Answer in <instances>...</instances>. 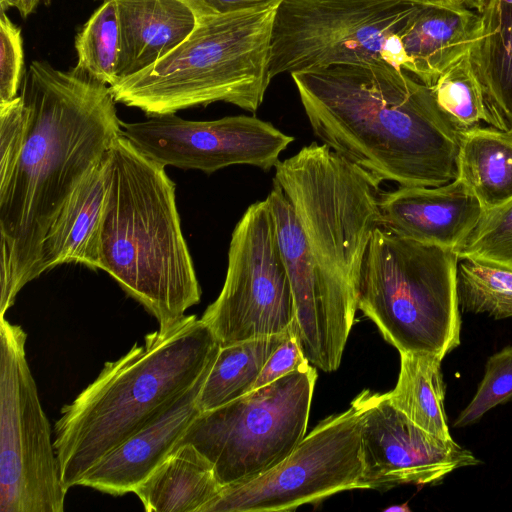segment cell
<instances>
[{
  "instance_id": "cell-1",
  "label": "cell",
  "mask_w": 512,
  "mask_h": 512,
  "mask_svg": "<svg viewBox=\"0 0 512 512\" xmlns=\"http://www.w3.org/2000/svg\"><path fill=\"white\" fill-rule=\"evenodd\" d=\"M20 95L25 142L10 178L0 184V316L39 277L44 238L60 208L122 135L108 85L73 67L34 60Z\"/></svg>"
},
{
  "instance_id": "cell-2",
  "label": "cell",
  "mask_w": 512,
  "mask_h": 512,
  "mask_svg": "<svg viewBox=\"0 0 512 512\" xmlns=\"http://www.w3.org/2000/svg\"><path fill=\"white\" fill-rule=\"evenodd\" d=\"M314 135L380 183L435 187L457 176L460 133L431 87L385 61L291 74Z\"/></svg>"
},
{
  "instance_id": "cell-3",
  "label": "cell",
  "mask_w": 512,
  "mask_h": 512,
  "mask_svg": "<svg viewBox=\"0 0 512 512\" xmlns=\"http://www.w3.org/2000/svg\"><path fill=\"white\" fill-rule=\"evenodd\" d=\"M221 345L196 315L147 334L108 361L61 409L54 448L68 490L111 450L162 413L213 364Z\"/></svg>"
},
{
  "instance_id": "cell-4",
  "label": "cell",
  "mask_w": 512,
  "mask_h": 512,
  "mask_svg": "<svg viewBox=\"0 0 512 512\" xmlns=\"http://www.w3.org/2000/svg\"><path fill=\"white\" fill-rule=\"evenodd\" d=\"M110 153L100 270L152 314L159 326L172 325L201 298L181 230L175 184L163 165L123 135L114 141Z\"/></svg>"
},
{
  "instance_id": "cell-5",
  "label": "cell",
  "mask_w": 512,
  "mask_h": 512,
  "mask_svg": "<svg viewBox=\"0 0 512 512\" xmlns=\"http://www.w3.org/2000/svg\"><path fill=\"white\" fill-rule=\"evenodd\" d=\"M274 180L304 230L329 349L339 367L358 310L367 248L381 226L380 182L316 142L279 161Z\"/></svg>"
},
{
  "instance_id": "cell-6",
  "label": "cell",
  "mask_w": 512,
  "mask_h": 512,
  "mask_svg": "<svg viewBox=\"0 0 512 512\" xmlns=\"http://www.w3.org/2000/svg\"><path fill=\"white\" fill-rule=\"evenodd\" d=\"M275 9L197 19L171 53L109 86L116 102L150 116L214 102L255 113L270 84Z\"/></svg>"
},
{
  "instance_id": "cell-7",
  "label": "cell",
  "mask_w": 512,
  "mask_h": 512,
  "mask_svg": "<svg viewBox=\"0 0 512 512\" xmlns=\"http://www.w3.org/2000/svg\"><path fill=\"white\" fill-rule=\"evenodd\" d=\"M459 260L453 250L378 226L363 264L358 309L399 353L443 360L460 344Z\"/></svg>"
},
{
  "instance_id": "cell-8",
  "label": "cell",
  "mask_w": 512,
  "mask_h": 512,
  "mask_svg": "<svg viewBox=\"0 0 512 512\" xmlns=\"http://www.w3.org/2000/svg\"><path fill=\"white\" fill-rule=\"evenodd\" d=\"M424 0H283L275 10L269 76L385 61L406 69L400 34Z\"/></svg>"
},
{
  "instance_id": "cell-9",
  "label": "cell",
  "mask_w": 512,
  "mask_h": 512,
  "mask_svg": "<svg viewBox=\"0 0 512 512\" xmlns=\"http://www.w3.org/2000/svg\"><path fill=\"white\" fill-rule=\"evenodd\" d=\"M316 380L315 366L307 363L201 412L176 447L192 444L212 463L222 487L249 482L282 462L305 437Z\"/></svg>"
},
{
  "instance_id": "cell-10",
  "label": "cell",
  "mask_w": 512,
  "mask_h": 512,
  "mask_svg": "<svg viewBox=\"0 0 512 512\" xmlns=\"http://www.w3.org/2000/svg\"><path fill=\"white\" fill-rule=\"evenodd\" d=\"M26 339L21 326L0 316V511L63 512L67 489Z\"/></svg>"
},
{
  "instance_id": "cell-11",
  "label": "cell",
  "mask_w": 512,
  "mask_h": 512,
  "mask_svg": "<svg viewBox=\"0 0 512 512\" xmlns=\"http://www.w3.org/2000/svg\"><path fill=\"white\" fill-rule=\"evenodd\" d=\"M295 304L266 199L251 204L229 244L222 290L200 318L221 346L294 334Z\"/></svg>"
},
{
  "instance_id": "cell-12",
  "label": "cell",
  "mask_w": 512,
  "mask_h": 512,
  "mask_svg": "<svg viewBox=\"0 0 512 512\" xmlns=\"http://www.w3.org/2000/svg\"><path fill=\"white\" fill-rule=\"evenodd\" d=\"M364 403L322 420L278 465L259 477L222 487L201 512H281L359 489Z\"/></svg>"
},
{
  "instance_id": "cell-13",
  "label": "cell",
  "mask_w": 512,
  "mask_h": 512,
  "mask_svg": "<svg viewBox=\"0 0 512 512\" xmlns=\"http://www.w3.org/2000/svg\"><path fill=\"white\" fill-rule=\"evenodd\" d=\"M122 135L157 163L211 174L232 165L269 171L294 137L255 116L211 121L185 120L175 114L121 122Z\"/></svg>"
},
{
  "instance_id": "cell-14",
  "label": "cell",
  "mask_w": 512,
  "mask_h": 512,
  "mask_svg": "<svg viewBox=\"0 0 512 512\" xmlns=\"http://www.w3.org/2000/svg\"><path fill=\"white\" fill-rule=\"evenodd\" d=\"M363 469L359 489H389L402 484L436 485L451 472L481 464L453 439L423 430L395 408L386 393L361 392Z\"/></svg>"
},
{
  "instance_id": "cell-15",
  "label": "cell",
  "mask_w": 512,
  "mask_h": 512,
  "mask_svg": "<svg viewBox=\"0 0 512 512\" xmlns=\"http://www.w3.org/2000/svg\"><path fill=\"white\" fill-rule=\"evenodd\" d=\"M483 212L477 197L458 178L435 187L399 186L380 197L382 227L456 253Z\"/></svg>"
},
{
  "instance_id": "cell-16",
  "label": "cell",
  "mask_w": 512,
  "mask_h": 512,
  "mask_svg": "<svg viewBox=\"0 0 512 512\" xmlns=\"http://www.w3.org/2000/svg\"><path fill=\"white\" fill-rule=\"evenodd\" d=\"M212 365L162 413L90 467L77 485L114 496L134 492L201 413L198 396Z\"/></svg>"
},
{
  "instance_id": "cell-17",
  "label": "cell",
  "mask_w": 512,
  "mask_h": 512,
  "mask_svg": "<svg viewBox=\"0 0 512 512\" xmlns=\"http://www.w3.org/2000/svg\"><path fill=\"white\" fill-rule=\"evenodd\" d=\"M268 202L295 304L294 335L309 363L325 372L337 370L326 336L319 288L309 247L294 207L273 180Z\"/></svg>"
},
{
  "instance_id": "cell-18",
  "label": "cell",
  "mask_w": 512,
  "mask_h": 512,
  "mask_svg": "<svg viewBox=\"0 0 512 512\" xmlns=\"http://www.w3.org/2000/svg\"><path fill=\"white\" fill-rule=\"evenodd\" d=\"M110 150L89 169L51 223L42 244V273L66 263L100 269V235L111 183Z\"/></svg>"
},
{
  "instance_id": "cell-19",
  "label": "cell",
  "mask_w": 512,
  "mask_h": 512,
  "mask_svg": "<svg viewBox=\"0 0 512 512\" xmlns=\"http://www.w3.org/2000/svg\"><path fill=\"white\" fill-rule=\"evenodd\" d=\"M479 15L453 0H424L401 31L405 71L431 87L443 71L470 51Z\"/></svg>"
},
{
  "instance_id": "cell-20",
  "label": "cell",
  "mask_w": 512,
  "mask_h": 512,
  "mask_svg": "<svg viewBox=\"0 0 512 512\" xmlns=\"http://www.w3.org/2000/svg\"><path fill=\"white\" fill-rule=\"evenodd\" d=\"M119 24L118 80L145 70L177 48L197 17L183 0H114Z\"/></svg>"
},
{
  "instance_id": "cell-21",
  "label": "cell",
  "mask_w": 512,
  "mask_h": 512,
  "mask_svg": "<svg viewBox=\"0 0 512 512\" xmlns=\"http://www.w3.org/2000/svg\"><path fill=\"white\" fill-rule=\"evenodd\" d=\"M477 12L479 35L469 55L480 83L487 124L512 135V0H459Z\"/></svg>"
},
{
  "instance_id": "cell-22",
  "label": "cell",
  "mask_w": 512,
  "mask_h": 512,
  "mask_svg": "<svg viewBox=\"0 0 512 512\" xmlns=\"http://www.w3.org/2000/svg\"><path fill=\"white\" fill-rule=\"evenodd\" d=\"M221 489L212 463L185 443L176 447L134 493L147 512H201Z\"/></svg>"
},
{
  "instance_id": "cell-23",
  "label": "cell",
  "mask_w": 512,
  "mask_h": 512,
  "mask_svg": "<svg viewBox=\"0 0 512 512\" xmlns=\"http://www.w3.org/2000/svg\"><path fill=\"white\" fill-rule=\"evenodd\" d=\"M484 210L512 197V135L495 127L460 133L457 176Z\"/></svg>"
},
{
  "instance_id": "cell-24",
  "label": "cell",
  "mask_w": 512,
  "mask_h": 512,
  "mask_svg": "<svg viewBox=\"0 0 512 512\" xmlns=\"http://www.w3.org/2000/svg\"><path fill=\"white\" fill-rule=\"evenodd\" d=\"M396 386L386 395L390 403L417 426L451 440L444 409L442 359L430 354L401 352Z\"/></svg>"
},
{
  "instance_id": "cell-25",
  "label": "cell",
  "mask_w": 512,
  "mask_h": 512,
  "mask_svg": "<svg viewBox=\"0 0 512 512\" xmlns=\"http://www.w3.org/2000/svg\"><path fill=\"white\" fill-rule=\"evenodd\" d=\"M289 335L221 346L198 396L200 411L218 408L251 392L265 362Z\"/></svg>"
},
{
  "instance_id": "cell-26",
  "label": "cell",
  "mask_w": 512,
  "mask_h": 512,
  "mask_svg": "<svg viewBox=\"0 0 512 512\" xmlns=\"http://www.w3.org/2000/svg\"><path fill=\"white\" fill-rule=\"evenodd\" d=\"M75 67L111 86L118 81L119 24L114 0L94 11L75 38Z\"/></svg>"
},
{
  "instance_id": "cell-27",
  "label": "cell",
  "mask_w": 512,
  "mask_h": 512,
  "mask_svg": "<svg viewBox=\"0 0 512 512\" xmlns=\"http://www.w3.org/2000/svg\"><path fill=\"white\" fill-rule=\"evenodd\" d=\"M431 90L438 108L459 133L487 123L483 92L469 52L446 68Z\"/></svg>"
},
{
  "instance_id": "cell-28",
  "label": "cell",
  "mask_w": 512,
  "mask_h": 512,
  "mask_svg": "<svg viewBox=\"0 0 512 512\" xmlns=\"http://www.w3.org/2000/svg\"><path fill=\"white\" fill-rule=\"evenodd\" d=\"M457 279L463 312L486 314L496 320L512 317V271L461 260Z\"/></svg>"
},
{
  "instance_id": "cell-29",
  "label": "cell",
  "mask_w": 512,
  "mask_h": 512,
  "mask_svg": "<svg viewBox=\"0 0 512 512\" xmlns=\"http://www.w3.org/2000/svg\"><path fill=\"white\" fill-rule=\"evenodd\" d=\"M457 256L512 271V197L484 210Z\"/></svg>"
},
{
  "instance_id": "cell-30",
  "label": "cell",
  "mask_w": 512,
  "mask_h": 512,
  "mask_svg": "<svg viewBox=\"0 0 512 512\" xmlns=\"http://www.w3.org/2000/svg\"><path fill=\"white\" fill-rule=\"evenodd\" d=\"M509 401H512V346L489 357L474 397L460 412L453 427L473 425L492 408Z\"/></svg>"
},
{
  "instance_id": "cell-31",
  "label": "cell",
  "mask_w": 512,
  "mask_h": 512,
  "mask_svg": "<svg viewBox=\"0 0 512 512\" xmlns=\"http://www.w3.org/2000/svg\"><path fill=\"white\" fill-rule=\"evenodd\" d=\"M24 48L21 29L4 11L0 13V104L19 96L24 79Z\"/></svg>"
},
{
  "instance_id": "cell-32",
  "label": "cell",
  "mask_w": 512,
  "mask_h": 512,
  "mask_svg": "<svg viewBox=\"0 0 512 512\" xmlns=\"http://www.w3.org/2000/svg\"><path fill=\"white\" fill-rule=\"evenodd\" d=\"M27 114L21 95L0 104V184L11 176L23 149Z\"/></svg>"
},
{
  "instance_id": "cell-33",
  "label": "cell",
  "mask_w": 512,
  "mask_h": 512,
  "mask_svg": "<svg viewBox=\"0 0 512 512\" xmlns=\"http://www.w3.org/2000/svg\"><path fill=\"white\" fill-rule=\"evenodd\" d=\"M309 363L294 334L289 335L265 362L252 391L268 385Z\"/></svg>"
},
{
  "instance_id": "cell-34",
  "label": "cell",
  "mask_w": 512,
  "mask_h": 512,
  "mask_svg": "<svg viewBox=\"0 0 512 512\" xmlns=\"http://www.w3.org/2000/svg\"><path fill=\"white\" fill-rule=\"evenodd\" d=\"M197 19L275 9L283 0H183Z\"/></svg>"
},
{
  "instance_id": "cell-35",
  "label": "cell",
  "mask_w": 512,
  "mask_h": 512,
  "mask_svg": "<svg viewBox=\"0 0 512 512\" xmlns=\"http://www.w3.org/2000/svg\"><path fill=\"white\" fill-rule=\"evenodd\" d=\"M51 0H18L17 10L23 18L36 11L40 5H49Z\"/></svg>"
},
{
  "instance_id": "cell-36",
  "label": "cell",
  "mask_w": 512,
  "mask_h": 512,
  "mask_svg": "<svg viewBox=\"0 0 512 512\" xmlns=\"http://www.w3.org/2000/svg\"><path fill=\"white\" fill-rule=\"evenodd\" d=\"M18 0H0V10L6 12L8 9L17 8Z\"/></svg>"
},
{
  "instance_id": "cell-37",
  "label": "cell",
  "mask_w": 512,
  "mask_h": 512,
  "mask_svg": "<svg viewBox=\"0 0 512 512\" xmlns=\"http://www.w3.org/2000/svg\"><path fill=\"white\" fill-rule=\"evenodd\" d=\"M385 512H409L410 508L407 504H400L388 507L384 510Z\"/></svg>"
},
{
  "instance_id": "cell-38",
  "label": "cell",
  "mask_w": 512,
  "mask_h": 512,
  "mask_svg": "<svg viewBox=\"0 0 512 512\" xmlns=\"http://www.w3.org/2000/svg\"><path fill=\"white\" fill-rule=\"evenodd\" d=\"M453 1H457V2H459V0H453Z\"/></svg>"
}]
</instances>
